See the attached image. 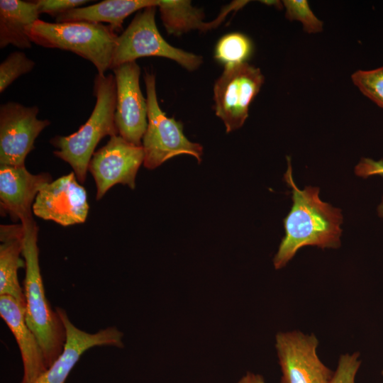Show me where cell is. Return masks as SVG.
Returning a JSON list of instances; mask_svg holds the SVG:
<instances>
[{"instance_id":"6","label":"cell","mask_w":383,"mask_h":383,"mask_svg":"<svg viewBox=\"0 0 383 383\" xmlns=\"http://www.w3.org/2000/svg\"><path fill=\"white\" fill-rule=\"evenodd\" d=\"M156 9L150 6L143 9L118 35L111 69L150 56L170 59L188 71H194L201 66V56L173 47L162 38L155 23Z\"/></svg>"},{"instance_id":"13","label":"cell","mask_w":383,"mask_h":383,"mask_svg":"<svg viewBox=\"0 0 383 383\" xmlns=\"http://www.w3.org/2000/svg\"><path fill=\"white\" fill-rule=\"evenodd\" d=\"M55 310L66 331V341L62 353L51 366L33 383H65L67 377L84 353L96 346H113L122 348L123 333L116 327L110 326L95 333L80 330L70 320L66 311Z\"/></svg>"},{"instance_id":"16","label":"cell","mask_w":383,"mask_h":383,"mask_svg":"<svg viewBox=\"0 0 383 383\" xmlns=\"http://www.w3.org/2000/svg\"><path fill=\"white\" fill-rule=\"evenodd\" d=\"M248 1H234L223 8L218 16L205 22L203 9L193 6L187 0H158L162 23L170 35L179 36L192 30L206 31L218 26L228 14L244 6Z\"/></svg>"},{"instance_id":"9","label":"cell","mask_w":383,"mask_h":383,"mask_svg":"<svg viewBox=\"0 0 383 383\" xmlns=\"http://www.w3.org/2000/svg\"><path fill=\"white\" fill-rule=\"evenodd\" d=\"M36 106L9 101L0 106V166L22 167L39 134L50 125Z\"/></svg>"},{"instance_id":"15","label":"cell","mask_w":383,"mask_h":383,"mask_svg":"<svg viewBox=\"0 0 383 383\" xmlns=\"http://www.w3.org/2000/svg\"><path fill=\"white\" fill-rule=\"evenodd\" d=\"M0 315L18 343L23 366L21 383H33L48 367L40 343L26 323L25 308L10 296H0Z\"/></svg>"},{"instance_id":"7","label":"cell","mask_w":383,"mask_h":383,"mask_svg":"<svg viewBox=\"0 0 383 383\" xmlns=\"http://www.w3.org/2000/svg\"><path fill=\"white\" fill-rule=\"evenodd\" d=\"M264 82L260 70L248 62L224 67L213 86L214 111L226 133L241 128Z\"/></svg>"},{"instance_id":"24","label":"cell","mask_w":383,"mask_h":383,"mask_svg":"<svg viewBox=\"0 0 383 383\" xmlns=\"http://www.w3.org/2000/svg\"><path fill=\"white\" fill-rule=\"evenodd\" d=\"M360 365L359 352L340 355L336 370L329 383H355Z\"/></svg>"},{"instance_id":"3","label":"cell","mask_w":383,"mask_h":383,"mask_svg":"<svg viewBox=\"0 0 383 383\" xmlns=\"http://www.w3.org/2000/svg\"><path fill=\"white\" fill-rule=\"evenodd\" d=\"M96 98L91 114L78 131L67 136H55L50 143L56 150L53 154L67 162L77 180L83 184L94 150L106 136L118 135L115 123L116 86L113 74H97L94 81Z\"/></svg>"},{"instance_id":"11","label":"cell","mask_w":383,"mask_h":383,"mask_svg":"<svg viewBox=\"0 0 383 383\" xmlns=\"http://www.w3.org/2000/svg\"><path fill=\"white\" fill-rule=\"evenodd\" d=\"M112 70L116 86L115 123L118 135L133 145H142L148 127V104L140 87V68L134 61Z\"/></svg>"},{"instance_id":"17","label":"cell","mask_w":383,"mask_h":383,"mask_svg":"<svg viewBox=\"0 0 383 383\" xmlns=\"http://www.w3.org/2000/svg\"><path fill=\"white\" fill-rule=\"evenodd\" d=\"M23 228L21 223L0 226V296L14 298L26 307V297L18 279V270L25 267L23 252Z\"/></svg>"},{"instance_id":"12","label":"cell","mask_w":383,"mask_h":383,"mask_svg":"<svg viewBox=\"0 0 383 383\" xmlns=\"http://www.w3.org/2000/svg\"><path fill=\"white\" fill-rule=\"evenodd\" d=\"M88 212L87 192L74 172L44 184L33 205L35 216L63 226L84 223Z\"/></svg>"},{"instance_id":"25","label":"cell","mask_w":383,"mask_h":383,"mask_svg":"<svg viewBox=\"0 0 383 383\" xmlns=\"http://www.w3.org/2000/svg\"><path fill=\"white\" fill-rule=\"evenodd\" d=\"M35 1L40 14L48 13L55 17L89 2L87 0H38Z\"/></svg>"},{"instance_id":"21","label":"cell","mask_w":383,"mask_h":383,"mask_svg":"<svg viewBox=\"0 0 383 383\" xmlns=\"http://www.w3.org/2000/svg\"><path fill=\"white\" fill-rule=\"evenodd\" d=\"M351 79L365 96L383 108V66L370 70H357L352 74Z\"/></svg>"},{"instance_id":"4","label":"cell","mask_w":383,"mask_h":383,"mask_svg":"<svg viewBox=\"0 0 383 383\" xmlns=\"http://www.w3.org/2000/svg\"><path fill=\"white\" fill-rule=\"evenodd\" d=\"M32 43L70 51L90 61L98 74L111 69L118 35L110 26L87 21L50 23L36 21L27 29Z\"/></svg>"},{"instance_id":"10","label":"cell","mask_w":383,"mask_h":383,"mask_svg":"<svg viewBox=\"0 0 383 383\" xmlns=\"http://www.w3.org/2000/svg\"><path fill=\"white\" fill-rule=\"evenodd\" d=\"M144 162L142 145H133L119 135L110 137L107 143L92 155L88 170L96 186V199L117 184L134 189L135 177Z\"/></svg>"},{"instance_id":"22","label":"cell","mask_w":383,"mask_h":383,"mask_svg":"<svg viewBox=\"0 0 383 383\" xmlns=\"http://www.w3.org/2000/svg\"><path fill=\"white\" fill-rule=\"evenodd\" d=\"M35 62L20 51L10 53L0 65V92L23 74L32 71Z\"/></svg>"},{"instance_id":"23","label":"cell","mask_w":383,"mask_h":383,"mask_svg":"<svg viewBox=\"0 0 383 383\" xmlns=\"http://www.w3.org/2000/svg\"><path fill=\"white\" fill-rule=\"evenodd\" d=\"M282 4L286 9V18L301 22L306 33L322 31L323 23L315 16L306 0H284Z\"/></svg>"},{"instance_id":"5","label":"cell","mask_w":383,"mask_h":383,"mask_svg":"<svg viewBox=\"0 0 383 383\" xmlns=\"http://www.w3.org/2000/svg\"><path fill=\"white\" fill-rule=\"evenodd\" d=\"M148 104V127L142 140L144 166L153 170L179 155H189L201 162L203 147L190 141L183 133V125L167 117L157 98L155 77L146 72L144 77Z\"/></svg>"},{"instance_id":"28","label":"cell","mask_w":383,"mask_h":383,"mask_svg":"<svg viewBox=\"0 0 383 383\" xmlns=\"http://www.w3.org/2000/svg\"><path fill=\"white\" fill-rule=\"evenodd\" d=\"M382 375L383 376V370L382 371Z\"/></svg>"},{"instance_id":"26","label":"cell","mask_w":383,"mask_h":383,"mask_svg":"<svg viewBox=\"0 0 383 383\" xmlns=\"http://www.w3.org/2000/svg\"><path fill=\"white\" fill-rule=\"evenodd\" d=\"M356 175L367 178L372 175L383 176V160L375 161L363 157L355 169ZM379 216L383 217V201L378 208Z\"/></svg>"},{"instance_id":"14","label":"cell","mask_w":383,"mask_h":383,"mask_svg":"<svg viewBox=\"0 0 383 383\" xmlns=\"http://www.w3.org/2000/svg\"><path fill=\"white\" fill-rule=\"evenodd\" d=\"M52 181L49 173L29 172L26 166H0L1 209L12 220L33 217V205L41 187Z\"/></svg>"},{"instance_id":"27","label":"cell","mask_w":383,"mask_h":383,"mask_svg":"<svg viewBox=\"0 0 383 383\" xmlns=\"http://www.w3.org/2000/svg\"><path fill=\"white\" fill-rule=\"evenodd\" d=\"M237 383H266L260 374L247 372Z\"/></svg>"},{"instance_id":"8","label":"cell","mask_w":383,"mask_h":383,"mask_svg":"<svg viewBox=\"0 0 383 383\" xmlns=\"http://www.w3.org/2000/svg\"><path fill=\"white\" fill-rule=\"evenodd\" d=\"M318 346L313 333L278 332L274 347L282 372L280 383H329L333 372L320 360Z\"/></svg>"},{"instance_id":"2","label":"cell","mask_w":383,"mask_h":383,"mask_svg":"<svg viewBox=\"0 0 383 383\" xmlns=\"http://www.w3.org/2000/svg\"><path fill=\"white\" fill-rule=\"evenodd\" d=\"M23 228V252L26 274L25 318L43 350L48 369L62 353L66 331L57 311H53L45 296L39 265L38 228L33 217L21 221Z\"/></svg>"},{"instance_id":"18","label":"cell","mask_w":383,"mask_h":383,"mask_svg":"<svg viewBox=\"0 0 383 383\" xmlns=\"http://www.w3.org/2000/svg\"><path fill=\"white\" fill-rule=\"evenodd\" d=\"M158 0H105L92 5L77 7L55 17L56 23L87 21L109 23L116 32L121 30L126 17L136 11L157 7Z\"/></svg>"},{"instance_id":"19","label":"cell","mask_w":383,"mask_h":383,"mask_svg":"<svg viewBox=\"0 0 383 383\" xmlns=\"http://www.w3.org/2000/svg\"><path fill=\"white\" fill-rule=\"evenodd\" d=\"M40 12L35 1L21 0L0 1V48L12 45L29 49L32 42L27 29L39 20Z\"/></svg>"},{"instance_id":"1","label":"cell","mask_w":383,"mask_h":383,"mask_svg":"<svg viewBox=\"0 0 383 383\" xmlns=\"http://www.w3.org/2000/svg\"><path fill=\"white\" fill-rule=\"evenodd\" d=\"M287 160L288 168L284 179L292 188L293 204L284 218L285 235L273 258L276 270L285 267L304 246L339 248L342 233L340 209L322 201L318 187L307 186L299 189L293 180L290 157Z\"/></svg>"},{"instance_id":"20","label":"cell","mask_w":383,"mask_h":383,"mask_svg":"<svg viewBox=\"0 0 383 383\" xmlns=\"http://www.w3.org/2000/svg\"><path fill=\"white\" fill-rule=\"evenodd\" d=\"M251 40L245 35L233 32L222 36L218 41L214 58L224 67L247 62L252 53Z\"/></svg>"}]
</instances>
